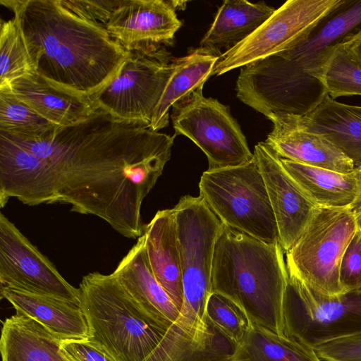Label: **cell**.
Returning a JSON list of instances; mask_svg holds the SVG:
<instances>
[{
	"mask_svg": "<svg viewBox=\"0 0 361 361\" xmlns=\"http://www.w3.org/2000/svg\"><path fill=\"white\" fill-rule=\"evenodd\" d=\"M113 274L141 310L165 334L180 311L153 274L143 235L137 239Z\"/></svg>",
	"mask_w": 361,
	"mask_h": 361,
	"instance_id": "ac0fdd59",
	"label": "cell"
},
{
	"mask_svg": "<svg viewBox=\"0 0 361 361\" xmlns=\"http://www.w3.org/2000/svg\"><path fill=\"white\" fill-rule=\"evenodd\" d=\"M142 235L153 274L180 311L183 289L173 209L159 210L145 225Z\"/></svg>",
	"mask_w": 361,
	"mask_h": 361,
	"instance_id": "ffe728a7",
	"label": "cell"
},
{
	"mask_svg": "<svg viewBox=\"0 0 361 361\" xmlns=\"http://www.w3.org/2000/svg\"><path fill=\"white\" fill-rule=\"evenodd\" d=\"M348 42L334 51L319 75L328 94L334 99L341 96L361 95V61Z\"/></svg>",
	"mask_w": 361,
	"mask_h": 361,
	"instance_id": "83f0119b",
	"label": "cell"
},
{
	"mask_svg": "<svg viewBox=\"0 0 361 361\" xmlns=\"http://www.w3.org/2000/svg\"><path fill=\"white\" fill-rule=\"evenodd\" d=\"M0 134L44 162L56 203L96 216L130 239L144 233L142 202L170 159L176 137L152 130L148 123L118 119L99 109L37 136Z\"/></svg>",
	"mask_w": 361,
	"mask_h": 361,
	"instance_id": "6da1fadb",
	"label": "cell"
},
{
	"mask_svg": "<svg viewBox=\"0 0 361 361\" xmlns=\"http://www.w3.org/2000/svg\"><path fill=\"white\" fill-rule=\"evenodd\" d=\"M353 173L355 176L357 183V195L355 200L350 207L352 212H355L361 209V164L355 167Z\"/></svg>",
	"mask_w": 361,
	"mask_h": 361,
	"instance_id": "d590c367",
	"label": "cell"
},
{
	"mask_svg": "<svg viewBox=\"0 0 361 361\" xmlns=\"http://www.w3.org/2000/svg\"><path fill=\"white\" fill-rule=\"evenodd\" d=\"M178 1L121 0L106 28L127 51H142L172 44L182 26Z\"/></svg>",
	"mask_w": 361,
	"mask_h": 361,
	"instance_id": "5bb4252c",
	"label": "cell"
},
{
	"mask_svg": "<svg viewBox=\"0 0 361 361\" xmlns=\"http://www.w3.org/2000/svg\"><path fill=\"white\" fill-rule=\"evenodd\" d=\"M284 254L279 243L267 244L224 225L214 248L212 293L233 301L251 322L286 336Z\"/></svg>",
	"mask_w": 361,
	"mask_h": 361,
	"instance_id": "277c9868",
	"label": "cell"
},
{
	"mask_svg": "<svg viewBox=\"0 0 361 361\" xmlns=\"http://www.w3.org/2000/svg\"><path fill=\"white\" fill-rule=\"evenodd\" d=\"M356 226V230L361 233V209L353 212Z\"/></svg>",
	"mask_w": 361,
	"mask_h": 361,
	"instance_id": "74e56055",
	"label": "cell"
},
{
	"mask_svg": "<svg viewBox=\"0 0 361 361\" xmlns=\"http://www.w3.org/2000/svg\"><path fill=\"white\" fill-rule=\"evenodd\" d=\"M78 289L87 339L116 361H145L163 338L113 273H88Z\"/></svg>",
	"mask_w": 361,
	"mask_h": 361,
	"instance_id": "5b68a950",
	"label": "cell"
},
{
	"mask_svg": "<svg viewBox=\"0 0 361 361\" xmlns=\"http://www.w3.org/2000/svg\"><path fill=\"white\" fill-rule=\"evenodd\" d=\"M16 198L28 206L56 203L54 180L38 157L0 134V206Z\"/></svg>",
	"mask_w": 361,
	"mask_h": 361,
	"instance_id": "2e32d148",
	"label": "cell"
},
{
	"mask_svg": "<svg viewBox=\"0 0 361 361\" xmlns=\"http://www.w3.org/2000/svg\"><path fill=\"white\" fill-rule=\"evenodd\" d=\"M287 173L317 207H350L357 195L355 176L280 158Z\"/></svg>",
	"mask_w": 361,
	"mask_h": 361,
	"instance_id": "484cf974",
	"label": "cell"
},
{
	"mask_svg": "<svg viewBox=\"0 0 361 361\" xmlns=\"http://www.w3.org/2000/svg\"><path fill=\"white\" fill-rule=\"evenodd\" d=\"M284 333L312 348L361 333V290L322 295L288 273Z\"/></svg>",
	"mask_w": 361,
	"mask_h": 361,
	"instance_id": "ba28073f",
	"label": "cell"
},
{
	"mask_svg": "<svg viewBox=\"0 0 361 361\" xmlns=\"http://www.w3.org/2000/svg\"><path fill=\"white\" fill-rule=\"evenodd\" d=\"M61 348L72 361H116L103 349L87 339L62 341Z\"/></svg>",
	"mask_w": 361,
	"mask_h": 361,
	"instance_id": "e575fe53",
	"label": "cell"
},
{
	"mask_svg": "<svg viewBox=\"0 0 361 361\" xmlns=\"http://www.w3.org/2000/svg\"><path fill=\"white\" fill-rule=\"evenodd\" d=\"M173 59L165 47L129 52L118 75L94 102L116 118L150 123L173 73Z\"/></svg>",
	"mask_w": 361,
	"mask_h": 361,
	"instance_id": "8fae6325",
	"label": "cell"
},
{
	"mask_svg": "<svg viewBox=\"0 0 361 361\" xmlns=\"http://www.w3.org/2000/svg\"><path fill=\"white\" fill-rule=\"evenodd\" d=\"M361 33V0H343L290 47L240 68L237 97L266 117L304 116L328 94L319 80L334 51Z\"/></svg>",
	"mask_w": 361,
	"mask_h": 361,
	"instance_id": "3957f363",
	"label": "cell"
},
{
	"mask_svg": "<svg viewBox=\"0 0 361 361\" xmlns=\"http://www.w3.org/2000/svg\"><path fill=\"white\" fill-rule=\"evenodd\" d=\"M314 350L322 360L361 361V333L325 342Z\"/></svg>",
	"mask_w": 361,
	"mask_h": 361,
	"instance_id": "d6a6232c",
	"label": "cell"
},
{
	"mask_svg": "<svg viewBox=\"0 0 361 361\" xmlns=\"http://www.w3.org/2000/svg\"><path fill=\"white\" fill-rule=\"evenodd\" d=\"M23 34L32 70L51 85L93 101L129 54L106 26L70 11L60 0H0Z\"/></svg>",
	"mask_w": 361,
	"mask_h": 361,
	"instance_id": "7a4b0ae2",
	"label": "cell"
},
{
	"mask_svg": "<svg viewBox=\"0 0 361 361\" xmlns=\"http://www.w3.org/2000/svg\"><path fill=\"white\" fill-rule=\"evenodd\" d=\"M253 154L275 216L279 243L286 254L299 238L318 207L287 173L280 157L265 142L257 144Z\"/></svg>",
	"mask_w": 361,
	"mask_h": 361,
	"instance_id": "9a60e30c",
	"label": "cell"
},
{
	"mask_svg": "<svg viewBox=\"0 0 361 361\" xmlns=\"http://www.w3.org/2000/svg\"><path fill=\"white\" fill-rule=\"evenodd\" d=\"M173 209L183 289L181 308L204 314L212 293L215 245L224 224L200 195L183 196Z\"/></svg>",
	"mask_w": 361,
	"mask_h": 361,
	"instance_id": "9c48e42d",
	"label": "cell"
},
{
	"mask_svg": "<svg viewBox=\"0 0 361 361\" xmlns=\"http://www.w3.org/2000/svg\"><path fill=\"white\" fill-rule=\"evenodd\" d=\"M212 49L199 47L184 56L173 59V71L154 111L149 126L155 131L169 123V109L200 87L212 75L221 56Z\"/></svg>",
	"mask_w": 361,
	"mask_h": 361,
	"instance_id": "603a6c76",
	"label": "cell"
},
{
	"mask_svg": "<svg viewBox=\"0 0 361 361\" xmlns=\"http://www.w3.org/2000/svg\"><path fill=\"white\" fill-rule=\"evenodd\" d=\"M199 189L224 226L267 244L279 243L275 216L255 157L242 166L205 171Z\"/></svg>",
	"mask_w": 361,
	"mask_h": 361,
	"instance_id": "8992f818",
	"label": "cell"
},
{
	"mask_svg": "<svg viewBox=\"0 0 361 361\" xmlns=\"http://www.w3.org/2000/svg\"><path fill=\"white\" fill-rule=\"evenodd\" d=\"M265 142L282 159L340 173H351L353 162L323 137L307 130L297 115L271 114Z\"/></svg>",
	"mask_w": 361,
	"mask_h": 361,
	"instance_id": "e0dca14e",
	"label": "cell"
},
{
	"mask_svg": "<svg viewBox=\"0 0 361 361\" xmlns=\"http://www.w3.org/2000/svg\"><path fill=\"white\" fill-rule=\"evenodd\" d=\"M121 0H60L75 15L106 26Z\"/></svg>",
	"mask_w": 361,
	"mask_h": 361,
	"instance_id": "836d02e7",
	"label": "cell"
},
{
	"mask_svg": "<svg viewBox=\"0 0 361 361\" xmlns=\"http://www.w3.org/2000/svg\"><path fill=\"white\" fill-rule=\"evenodd\" d=\"M232 361H322L314 350L250 322Z\"/></svg>",
	"mask_w": 361,
	"mask_h": 361,
	"instance_id": "4316f807",
	"label": "cell"
},
{
	"mask_svg": "<svg viewBox=\"0 0 361 361\" xmlns=\"http://www.w3.org/2000/svg\"><path fill=\"white\" fill-rule=\"evenodd\" d=\"M343 0H288L252 34L224 51L212 75L267 57L290 47L302 38Z\"/></svg>",
	"mask_w": 361,
	"mask_h": 361,
	"instance_id": "7c38bea8",
	"label": "cell"
},
{
	"mask_svg": "<svg viewBox=\"0 0 361 361\" xmlns=\"http://www.w3.org/2000/svg\"><path fill=\"white\" fill-rule=\"evenodd\" d=\"M33 71L23 34L15 17L1 22L0 88Z\"/></svg>",
	"mask_w": 361,
	"mask_h": 361,
	"instance_id": "f1b7e54d",
	"label": "cell"
},
{
	"mask_svg": "<svg viewBox=\"0 0 361 361\" xmlns=\"http://www.w3.org/2000/svg\"><path fill=\"white\" fill-rule=\"evenodd\" d=\"M339 281L344 293L361 290V233L357 230L343 255Z\"/></svg>",
	"mask_w": 361,
	"mask_h": 361,
	"instance_id": "1f68e13d",
	"label": "cell"
},
{
	"mask_svg": "<svg viewBox=\"0 0 361 361\" xmlns=\"http://www.w3.org/2000/svg\"><path fill=\"white\" fill-rule=\"evenodd\" d=\"M206 315L209 322L235 345L243 341L250 323L237 305L216 293H212L208 298Z\"/></svg>",
	"mask_w": 361,
	"mask_h": 361,
	"instance_id": "4dcf8cb0",
	"label": "cell"
},
{
	"mask_svg": "<svg viewBox=\"0 0 361 361\" xmlns=\"http://www.w3.org/2000/svg\"><path fill=\"white\" fill-rule=\"evenodd\" d=\"M1 287L56 298L80 305L79 289L1 212Z\"/></svg>",
	"mask_w": 361,
	"mask_h": 361,
	"instance_id": "4fadbf2b",
	"label": "cell"
},
{
	"mask_svg": "<svg viewBox=\"0 0 361 361\" xmlns=\"http://www.w3.org/2000/svg\"><path fill=\"white\" fill-rule=\"evenodd\" d=\"M355 231L350 207L317 208L299 238L286 252L288 273L322 295L343 293L339 267Z\"/></svg>",
	"mask_w": 361,
	"mask_h": 361,
	"instance_id": "52a82bcc",
	"label": "cell"
},
{
	"mask_svg": "<svg viewBox=\"0 0 361 361\" xmlns=\"http://www.w3.org/2000/svg\"><path fill=\"white\" fill-rule=\"evenodd\" d=\"M9 86L18 99L55 126L83 120L99 109L91 98L59 89L34 71L15 79Z\"/></svg>",
	"mask_w": 361,
	"mask_h": 361,
	"instance_id": "d6986e66",
	"label": "cell"
},
{
	"mask_svg": "<svg viewBox=\"0 0 361 361\" xmlns=\"http://www.w3.org/2000/svg\"><path fill=\"white\" fill-rule=\"evenodd\" d=\"M276 11L264 1L226 0L218 8L214 20L200 42V47L219 54L243 42Z\"/></svg>",
	"mask_w": 361,
	"mask_h": 361,
	"instance_id": "d4e9b609",
	"label": "cell"
},
{
	"mask_svg": "<svg viewBox=\"0 0 361 361\" xmlns=\"http://www.w3.org/2000/svg\"><path fill=\"white\" fill-rule=\"evenodd\" d=\"M1 297L16 312L36 320L61 341L88 338V326L80 305L64 300L1 287Z\"/></svg>",
	"mask_w": 361,
	"mask_h": 361,
	"instance_id": "44dd1931",
	"label": "cell"
},
{
	"mask_svg": "<svg viewBox=\"0 0 361 361\" xmlns=\"http://www.w3.org/2000/svg\"><path fill=\"white\" fill-rule=\"evenodd\" d=\"M348 44L353 52L361 61V33L350 40Z\"/></svg>",
	"mask_w": 361,
	"mask_h": 361,
	"instance_id": "8d00e7d4",
	"label": "cell"
},
{
	"mask_svg": "<svg viewBox=\"0 0 361 361\" xmlns=\"http://www.w3.org/2000/svg\"><path fill=\"white\" fill-rule=\"evenodd\" d=\"M298 119L307 130L338 149L355 167L361 164V106L340 103L327 94L312 111Z\"/></svg>",
	"mask_w": 361,
	"mask_h": 361,
	"instance_id": "7402d4cb",
	"label": "cell"
},
{
	"mask_svg": "<svg viewBox=\"0 0 361 361\" xmlns=\"http://www.w3.org/2000/svg\"><path fill=\"white\" fill-rule=\"evenodd\" d=\"M61 341L36 320L16 313L3 323L2 361H72L63 351Z\"/></svg>",
	"mask_w": 361,
	"mask_h": 361,
	"instance_id": "cb8c5ba5",
	"label": "cell"
},
{
	"mask_svg": "<svg viewBox=\"0 0 361 361\" xmlns=\"http://www.w3.org/2000/svg\"><path fill=\"white\" fill-rule=\"evenodd\" d=\"M171 118L173 136L183 135L192 140L207 156V170L242 166L254 158L229 107L205 97L202 87L174 105Z\"/></svg>",
	"mask_w": 361,
	"mask_h": 361,
	"instance_id": "30bf717a",
	"label": "cell"
},
{
	"mask_svg": "<svg viewBox=\"0 0 361 361\" xmlns=\"http://www.w3.org/2000/svg\"><path fill=\"white\" fill-rule=\"evenodd\" d=\"M54 126L18 99L10 86L0 88V131L17 135L37 136Z\"/></svg>",
	"mask_w": 361,
	"mask_h": 361,
	"instance_id": "f546056e",
	"label": "cell"
}]
</instances>
